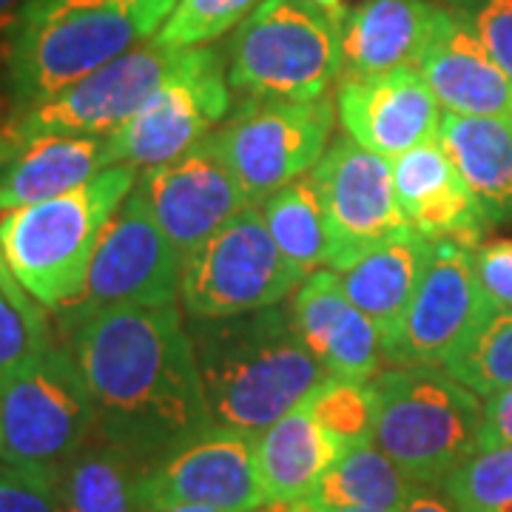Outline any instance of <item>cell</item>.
I'll return each mask as SVG.
<instances>
[{"mask_svg":"<svg viewBox=\"0 0 512 512\" xmlns=\"http://www.w3.org/2000/svg\"><path fill=\"white\" fill-rule=\"evenodd\" d=\"M92 393L97 436L143 467L211 427L183 308H111L66 336Z\"/></svg>","mask_w":512,"mask_h":512,"instance_id":"cell-1","label":"cell"},{"mask_svg":"<svg viewBox=\"0 0 512 512\" xmlns=\"http://www.w3.org/2000/svg\"><path fill=\"white\" fill-rule=\"evenodd\" d=\"M211 424L259 436L305 402L330 373L282 305L220 319H188Z\"/></svg>","mask_w":512,"mask_h":512,"instance_id":"cell-2","label":"cell"},{"mask_svg":"<svg viewBox=\"0 0 512 512\" xmlns=\"http://www.w3.org/2000/svg\"><path fill=\"white\" fill-rule=\"evenodd\" d=\"M168 15V6L151 0H23L3 40V86L12 114L146 43Z\"/></svg>","mask_w":512,"mask_h":512,"instance_id":"cell-3","label":"cell"},{"mask_svg":"<svg viewBox=\"0 0 512 512\" xmlns=\"http://www.w3.org/2000/svg\"><path fill=\"white\" fill-rule=\"evenodd\" d=\"M137 177L131 165H109L74 191L0 214L9 268L37 305L55 313L83 291L97 242Z\"/></svg>","mask_w":512,"mask_h":512,"instance_id":"cell-4","label":"cell"},{"mask_svg":"<svg viewBox=\"0 0 512 512\" xmlns=\"http://www.w3.org/2000/svg\"><path fill=\"white\" fill-rule=\"evenodd\" d=\"M373 444L416 484L444 478L481 450L484 399L444 367H384L373 376Z\"/></svg>","mask_w":512,"mask_h":512,"instance_id":"cell-5","label":"cell"},{"mask_svg":"<svg viewBox=\"0 0 512 512\" xmlns=\"http://www.w3.org/2000/svg\"><path fill=\"white\" fill-rule=\"evenodd\" d=\"M231 92L248 100H316L342 77V23L313 0H262L228 43Z\"/></svg>","mask_w":512,"mask_h":512,"instance_id":"cell-6","label":"cell"},{"mask_svg":"<svg viewBox=\"0 0 512 512\" xmlns=\"http://www.w3.org/2000/svg\"><path fill=\"white\" fill-rule=\"evenodd\" d=\"M94 433L92 393L69 342L55 339L0 382L3 464L60 473Z\"/></svg>","mask_w":512,"mask_h":512,"instance_id":"cell-7","label":"cell"},{"mask_svg":"<svg viewBox=\"0 0 512 512\" xmlns=\"http://www.w3.org/2000/svg\"><path fill=\"white\" fill-rule=\"evenodd\" d=\"M305 282L276 248L259 205L242 208L183 256L180 308L188 319H220L282 305Z\"/></svg>","mask_w":512,"mask_h":512,"instance_id":"cell-8","label":"cell"},{"mask_svg":"<svg viewBox=\"0 0 512 512\" xmlns=\"http://www.w3.org/2000/svg\"><path fill=\"white\" fill-rule=\"evenodd\" d=\"M180 279L183 254L131 188L97 242L83 291L55 311L57 328L69 336L94 313L111 308L180 305Z\"/></svg>","mask_w":512,"mask_h":512,"instance_id":"cell-9","label":"cell"},{"mask_svg":"<svg viewBox=\"0 0 512 512\" xmlns=\"http://www.w3.org/2000/svg\"><path fill=\"white\" fill-rule=\"evenodd\" d=\"M336 103L316 100H248L214 131L231 174L251 205L308 174L330 146Z\"/></svg>","mask_w":512,"mask_h":512,"instance_id":"cell-10","label":"cell"},{"mask_svg":"<svg viewBox=\"0 0 512 512\" xmlns=\"http://www.w3.org/2000/svg\"><path fill=\"white\" fill-rule=\"evenodd\" d=\"M231 109L228 63L217 46H191L185 63L106 137L111 165L171 163L217 131Z\"/></svg>","mask_w":512,"mask_h":512,"instance_id":"cell-11","label":"cell"},{"mask_svg":"<svg viewBox=\"0 0 512 512\" xmlns=\"http://www.w3.org/2000/svg\"><path fill=\"white\" fill-rule=\"evenodd\" d=\"M188 52L148 37L55 97L9 114V131L18 148L49 134L109 137L183 66Z\"/></svg>","mask_w":512,"mask_h":512,"instance_id":"cell-12","label":"cell"},{"mask_svg":"<svg viewBox=\"0 0 512 512\" xmlns=\"http://www.w3.org/2000/svg\"><path fill=\"white\" fill-rule=\"evenodd\" d=\"M328 225V268L345 271L359 256L410 231L404 220L390 160L350 137H336L311 171Z\"/></svg>","mask_w":512,"mask_h":512,"instance_id":"cell-13","label":"cell"},{"mask_svg":"<svg viewBox=\"0 0 512 512\" xmlns=\"http://www.w3.org/2000/svg\"><path fill=\"white\" fill-rule=\"evenodd\" d=\"M487 308L490 302L473 268V248L441 239L399 328L382 345L384 365L441 367Z\"/></svg>","mask_w":512,"mask_h":512,"instance_id":"cell-14","label":"cell"},{"mask_svg":"<svg viewBox=\"0 0 512 512\" xmlns=\"http://www.w3.org/2000/svg\"><path fill=\"white\" fill-rule=\"evenodd\" d=\"M134 194L146 202L148 214L183 256L251 205L214 134L177 160L140 171Z\"/></svg>","mask_w":512,"mask_h":512,"instance_id":"cell-15","label":"cell"},{"mask_svg":"<svg viewBox=\"0 0 512 512\" xmlns=\"http://www.w3.org/2000/svg\"><path fill=\"white\" fill-rule=\"evenodd\" d=\"M146 510L168 504H205L228 512L265 507L256 476L254 436L211 424L197 439L143 467Z\"/></svg>","mask_w":512,"mask_h":512,"instance_id":"cell-16","label":"cell"},{"mask_svg":"<svg viewBox=\"0 0 512 512\" xmlns=\"http://www.w3.org/2000/svg\"><path fill=\"white\" fill-rule=\"evenodd\" d=\"M336 120L353 143L396 160L430 140H439V100L427 89L419 66H402L393 72L336 80Z\"/></svg>","mask_w":512,"mask_h":512,"instance_id":"cell-17","label":"cell"},{"mask_svg":"<svg viewBox=\"0 0 512 512\" xmlns=\"http://www.w3.org/2000/svg\"><path fill=\"white\" fill-rule=\"evenodd\" d=\"M293 328L330 376L373 382L384 370L382 336L342 288L336 271H316L291 296Z\"/></svg>","mask_w":512,"mask_h":512,"instance_id":"cell-18","label":"cell"},{"mask_svg":"<svg viewBox=\"0 0 512 512\" xmlns=\"http://www.w3.org/2000/svg\"><path fill=\"white\" fill-rule=\"evenodd\" d=\"M390 171L399 208L416 234L433 242L481 245L490 220L439 140L390 160Z\"/></svg>","mask_w":512,"mask_h":512,"instance_id":"cell-19","label":"cell"},{"mask_svg":"<svg viewBox=\"0 0 512 512\" xmlns=\"http://www.w3.org/2000/svg\"><path fill=\"white\" fill-rule=\"evenodd\" d=\"M419 72L441 111L464 117H512V77L444 6L419 57Z\"/></svg>","mask_w":512,"mask_h":512,"instance_id":"cell-20","label":"cell"},{"mask_svg":"<svg viewBox=\"0 0 512 512\" xmlns=\"http://www.w3.org/2000/svg\"><path fill=\"white\" fill-rule=\"evenodd\" d=\"M439 15L441 3L430 0H359L342 20V74L370 77L419 66Z\"/></svg>","mask_w":512,"mask_h":512,"instance_id":"cell-21","label":"cell"},{"mask_svg":"<svg viewBox=\"0 0 512 512\" xmlns=\"http://www.w3.org/2000/svg\"><path fill=\"white\" fill-rule=\"evenodd\" d=\"M109 165V143L100 134L29 140L0 168V214L74 191Z\"/></svg>","mask_w":512,"mask_h":512,"instance_id":"cell-22","label":"cell"},{"mask_svg":"<svg viewBox=\"0 0 512 512\" xmlns=\"http://www.w3.org/2000/svg\"><path fill=\"white\" fill-rule=\"evenodd\" d=\"M436 254V242L416 234L413 228L387 239L379 248L359 256L350 268L339 271L350 302L376 325L382 345L396 333L413 293Z\"/></svg>","mask_w":512,"mask_h":512,"instance_id":"cell-23","label":"cell"},{"mask_svg":"<svg viewBox=\"0 0 512 512\" xmlns=\"http://www.w3.org/2000/svg\"><path fill=\"white\" fill-rule=\"evenodd\" d=\"M254 450L265 504L311 498L330 464L345 453L342 444L313 419L305 402L254 436Z\"/></svg>","mask_w":512,"mask_h":512,"instance_id":"cell-24","label":"cell"},{"mask_svg":"<svg viewBox=\"0 0 512 512\" xmlns=\"http://www.w3.org/2000/svg\"><path fill=\"white\" fill-rule=\"evenodd\" d=\"M439 143L476 194L490 225L512 222V117L444 111Z\"/></svg>","mask_w":512,"mask_h":512,"instance_id":"cell-25","label":"cell"},{"mask_svg":"<svg viewBox=\"0 0 512 512\" xmlns=\"http://www.w3.org/2000/svg\"><path fill=\"white\" fill-rule=\"evenodd\" d=\"M143 464L117 444L94 433L63 470V507L66 512H146L140 493Z\"/></svg>","mask_w":512,"mask_h":512,"instance_id":"cell-26","label":"cell"},{"mask_svg":"<svg viewBox=\"0 0 512 512\" xmlns=\"http://www.w3.org/2000/svg\"><path fill=\"white\" fill-rule=\"evenodd\" d=\"M419 484L373 441L350 447L330 464L311 501L322 510L399 512Z\"/></svg>","mask_w":512,"mask_h":512,"instance_id":"cell-27","label":"cell"},{"mask_svg":"<svg viewBox=\"0 0 512 512\" xmlns=\"http://www.w3.org/2000/svg\"><path fill=\"white\" fill-rule=\"evenodd\" d=\"M259 211L276 248L305 279L328 265V225L311 171L271 194Z\"/></svg>","mask_w":512,"mask_h":512,"instance_id":"cell-28","label":"cell"},{"mask_svg":"<svg viewBox=\"0 0 512 512\" xmlns=\"http://www.w3.org/2000/svg\"><path fill=\"white\" fill-rule=\"evenodd\" d=\"M441 367L481 399H490L501 390H510L512 311L487 308Z\"/></svg>","mask_w":512,"mask_h":512,"instance_id":"cell-29","label":"cell"},{"mask_svg":"<svg viewBox=\"0 0 512 512\" xmlns=\"http://www.w3.org/2000/svg\"><path fill=\"white\" fill-rule=\"evenodd\" d=\"M313 419L328 430L342 450L373 441L376 433V393L370 382H350L328 376L305 399Z\"/></svg>","mask_w":512,"mask_h":512,"instance_id":"cell-30","label":"cell"},{"mask_svg":"<svg viewBox=\"0 0 512 512\" xmlns=\"http://www.w3.org/2000/svg\"><path fill=\"white\" fill-rule=\"evenodd\" d=\"M461 512H512V447H487L441 484Z\"/></svg>","mask_w":512,"mask_h":512,"instance_id":"cell-31","label":"cell"},{"mask_svg":"<svg viewBox=\"0 0 512 512\" xmlns=\"http://www.w3.org/2000/svg\"><path fill=\"white\" fill-rule=\"evenodd\" d=\"M262 0H177L165 18L157 40L174 49L208 46L225 32L237 29Z\"/></svg>","mask_w":512,"mask_h":512,"instance_id":"cell-32","label":"cell"},{"mask_svg":"<svg viewBox=\"0 0 512 512\" xmlns=\"http://www.w3.org/2000/svg\"><path fill=\"white\" fill-rule=\"evenodd\" d=\"M55 342L43 305L29 293H9L0 288V382Z\"/></svg>","mask_w":512,"mask_h":512,"instance_id":"cell-33","label":"cell"},{"mask_svg":"<svg viewBox=\"0 0 512 512\" xmlns=\"http://www.w3.org/2000/svg\"><path fill=\"white\" fill-rule=\"evenodd\" d=\"M0 512H66L60 473L0 461Z\"/></svg>","mask_w":512,"mask_h":512,"instance_id":"cell-34","label":"cell"},{"mask_svg":"<svg viewBox=\"0 0 512 512\" xmlns=\"http://www.w3.org/2000/svg\"><path fill=\"white\" fill-rule=\"evenodd\" d=\"M512 77V0H441Z\"/></svg>","mask_w":512,"mask_h":512,"instance_id":"cell-35","label":"cell"},{"mask_svg":"<svg viewBox=\"0 0 512 512\" xmlns=\"http://www.w3.org/2000/svg\"><path fill=\"white\" fill-rule=\"evenodd\" d=\"M473 268L490 308L512 311V239H495L473 248Z\"/></svg>","mask_w":512,"mask_h":512,"instance_id":"cell-36","label":"cell"},{"mask_svg":"<svg viewBox=\"0 0 512 512\" xmlns=\"http://www.w3.org/2000/svg\"><path fill=\"white\" fill-rule=\"evenodd\" d=\"M487 447H512V387L484 399L481 450Z\"/></svg>","mask_w":512,"mask_h":512,"instance_id":"cell-37","label":"cell"},{"mask_svg":"<svg viewBox=\"0 0 512 512\" xmlns=\"http://www.w3.org/2000/svg\"><path fill=\"white\" fill-rule=\"evenodd\" d=\"M399 512H461V507L441 484H419V490L407 498Z\"/></svg>","mask_w":512,"mask_h":512,"instance_id":"cell-38","label":"cell"},{"mask_svg":"<svg viewBox=\"0 0 512 512\" xmlns=\"http://www.w3.org/2000/svg\"><path fill=\"white\" fill-rule=\"evenodd\" d=\"M15 154H18V143H15V137L9 131V117L0 111V168L9 163Z\"/></svg>","mask_w":512,"mask_h":512,"instance_id":"cell-39","label":"cell"},{"mask_svg":"<svg viewBox=\"0 0 512 512\" xmlns=\"http://www.w3.org/2000/svg\"><path fill=\"white\" fill-rule=\"evenodd\" d=\"M265 512H328L322 510L311 498H299V501H279V504H265Z\"/></svg>","mask_w":512,"mask_h":512,"instance_id":"cell-40","label":"cell"},{"mask_svg":"<svg viewBox=\"0 0 512 512\" xmlns=\"http://www.w3.org/2000/svg\"><path fill=\"white\" fill-rule=\"evenodd\" d=\"M0 288L9 293H26V288L20 285L12 268H9V259H6V248H3V239H0Z\"/></svg>","mask_w":512,"mask_h":512,"instance_id":"cell-41","label":"cell"},{"mask_svg":"<svg viewBox=\"0 0 512 512\" xmlns=\"http://www.w3.org/2000/svg\"><path fill=\"white\" fill-rule=\"evenodd\" d=\"M146 512H228L220 507H205V504H168V507H151Z\"/></svg>","mask_w":512,"mask_h":512,"instance_id":"cell-42","label":"cell"},{"mask_svg":"<svg viewBox=\"0 0 512 512\" xmlns=\"http://www.w3.org/2000/svg\"><path fill=\"white\" fill-rule=\"evenodd\" d=\"M316 6H322L333 20H345V12H348V0H313Z\"/></svg>","mask_w":512,"mask_h":512,"instance_id":"cell-43","label":"cell"},{"mask_svg":"<svg viewBox=\"0 0 512 512\" xmlns=\"http://www.w3.org/2000/svg\"><path fill=\"white\" fill-rule=\"evenodd\" d=\"M20 6H23V0H0V20L9 18L12 12H18Z\"/></svg>","mask_w":512,"mask_h":512,"instance_id":"cell-44","label":"cell"},{"mask_svg":"<svg viewBox=\"0 0 512 512\" xmlns=\"http://www.w3.org/2000/svg\"><path fill=\"white\" fill-rule=\"evenodd\" d=\"M151 3H163V6H168L171 12H174V6H177V0H151Z\"/></svg>","mask_w":512,"mask_h":512,"instance_id":"cell-45","label":"cell"},{"mask_svg":"<svg viewBox=\"0 0 512 512\" xmlns=\"http://www.w3.org/2000/svg\"><path fill=\"white\" fill-rule=\"evenodd\" d=\"M328 512H370V510H328Z\"/></svg>","mask_w":512,"mask_h":512,"instance_id":"cell-46","label":"cell"},{"mask_svg":"<svg viewBox=\"0 0 512 512\" xmlns=\"http://www.w3.org/2000/svg\"><path fill=\"white\" fill-rule=\"evenodd\" d=\"M251 512H265V510H262V507H259V510H251Z\"/></svg>","mask_w":512,"mask_h":512,"instance_id":"cell-47","label":"cell"}]
</instances>
